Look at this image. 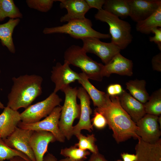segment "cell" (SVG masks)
I'll use <instances>...</instances> for the list:
<instances>
[{
  "mask_svg": "<svg viewBox=\"0 0 161 161\" xmlns=\"http://www.w3.org/2000/svg\"><path fill=\"white\" fill-rule=\"evenodd\" d=\"M146 84L144 80L136 79L129 81L126 85L131 95L141 103L144 104L148 101L150 97L145 88Z\"/></svg>",
  "mask_w": 161,
  "mask_h": 161,
  "instance_id": "cb8c5ba5",
  "label": "cell"
},
{
  "mask_svg": "<svg viewBox=\"0 0 161 161\" xmlns=\"http://www.w3.org/2000/svg\"><path fill=\"white\" fill-rule=\"evenodd\" d=\"M88 161H108L99 152L92 153Z\"/></svg>",
  "mask_w": 161,
  "mask_h": 161,
  "instance_id": "8d00e7d4",
  "label": "cell"
},
{
  "mask_svg": "<svg viewBox=\"0 0 161 161\" xmlns=\"http://www.w3.org/2000/svg\"><path fill=\"white\" fill-rule=\"evenodd\" d=\"M57 161H84V160H72L68 157H66L64 159H61Z\"/></svg>",
  "mask_w": 161,
  "mask_h": 161,
  "instance_id": "60d3db41",
  "label": "cell"
},
{
  "mask_svg": "<svg viewBox=\"0 0 161 161\" xmlns=\"http://www.w3.org/2000/svg\"><path fill=\"white\" fill-rule=\"evenodd\" d=\"M65 95L64 102L61 106L58 126L62 134L68 140L73 135V123L75 119L79 118L80 106L77 101V89L69 85L62 91Z\"/></svg>",
  "mask_w": 161,
  "mask_h": 161,
  "instance_id": "5b68a950",
  "label": "cell"
},
{
  "mask_svg": "<svg viewBox=\"0 0 161 161\" xmlns=\"http://www.w3.org/2000/svg\"><path fill=\"white\" fill-rule=\"evenodd\" d=\"M104 10L118 17L129 16L130 7L127 0H106Z\"/></svg>",
  "mask_w": 161,
  "mask_h": 161,
  "instance_id": "603a6c76",
  "label": "cell"
},
{
  "mask_svg": "<svg viewBox=\"0 0 161 161\" xmlns=\"http://www.w3.org/2000/svg\"><path fill=\"white\" fill-rule=\"evenodd\" d=\"M135 147L136 161H161V139L150 143L140 137Z\"/></svg>",
  "mask_w": 161,
  "mask_h": 161,
  "instance_id": "ac0fdd59",
  "label": "cell"
},
{
  "mask_svg": "<svg viewBox=\"0 0 161 161\" xmlns=\"http://www.w3.org/2000/svg\"><path fill=\"white\" fill-rule=\"evenodd\" d=\"M56 141L51 133L45 131H34L30 140V144L34 153L35 161H43L47 151L49 144Z\"/></svg>",
  "mask_w": 161,
  "mask_h": 161,
  "instance_id": "9a60e30c",
  "label": "cell"
},
{
  "mask_svg": "<svg viewBox=\"0 0 161 161\" xmlns=\"http://www.w3.org/2000/svg\"><path fill=\"white\" fill-rule=\"evenodd\" d=\"M61 8H65L67 13L60 19L61 22L86 18L85 15L90 9L85 0H59Z\"/></svg>",
  "mask_w": 161,
  "mask_h": 161,
  "instance_id": "2e32d148",
  "label": "cell"
},
{
  "mask_svg": "<svg viewBox=\"0 0 161 161\" xmlns=\"http://www.w3.org/2000/svg\"><path fill=\"white\" fill-rule=\"evenodd\" d=\"M64 58L69 65L81 69L89 79L99 81L102 80L103 77L102 72L104 65L87 55L82 47L71 45L65 51Z\"/></svg>",
  "mask_w": 161,
  "mask_h": 161,
  "instance_id": "3957f363",
  "label": "cell"
},
{
  "mask_svg": "<svg viewBox=\"0 0 161 161\" xmlns=\"http://www.w3.org/2000/svg\"><path fill=\"white\" fill-rule=\"evenodd\" d=\"M78 140V142L75 145L83 150H89L92 153L99 152L97 146L95 144L96 139L93 134H87L85 136L81 133L76 136Z\"/></svg>",
  "mask_w": 161,
  "mask_h": 161,
  "instance_id": "83f0119b",
  "label": "cell"
},
{
  "mask_svg": "<svg viewBox=\"0 0 161 161\" xmlns=\"http://www.w3.org/2000/svg\"><path fill=\"white\" fill-rule=\"evenodd\" d=\"M56 158L52 154L48 153L43 158V161H57Z\"/></svg>",
  "mask_w": 161,
  "mask_h": 161,
  "instance_id": "f35d334b",
  "label": "cell"
},
{
  "mask_svg": "<svg viewBox=\"0 0 161 161\" xmlns=\"http://www.w3.org/2000/svg\"><path fill=\"white\" fill-rule=\"evenodd\" d=\"M116 161H122V160H117Z\"/></svg>",
  "mask_w": 161,
  "mask_h": 161,
  "instance_id": "7bdbcfd3",
  "label": "cell"
},
{
  "mask_svg": "<svg viewBox=\"0 0 161 161\" xmlns=\"http://www.w3.org/2000/svg\"><path fill=\"white\" fill-rule=\"evenodd\" d=\"M94 114L93 117L91 120L92 126L98 129H104L107 125V121L104 116L95 109Z\"/></svg>",
  "mask_w": 161,
  "mask_h": 161,
  "instance_id": "1f68e13d",
  "label": "cell"
},
{
  "mask_svg": "<svg viewBox=\"0 0 161 161\" xmlns=\"http://www.w3.org/2000/svg\"><path fill=\"white\" fill-rule=\"evenodd\" d=\"M33 131L17 127L10 135L3 140L9 147L24 153L31 161H35L30 144V138Z\"/></svg>",
  "mask_w": 161,
  "mask_h": 161,
  "instance_id": "8fae6325",
  "label": "cell"
},
{
  "mask_svg": "<svg viewBox=\"0 0 161 161\" xmlns=\"http://www.w3.org/2000/svg\"><path fill=\"white\" fill-rule=\"evenodd\" d=\"M120 155L123 161H136L137 160V156L136 154L123 153Z\"/></svg>",
  "mask_w": 161,
  "mask_h": 161,
  "instance_id": "74e56055",
  "label": "cell"
},
{
  "mask_svg": "<svg viewBox=\"0 0 161 161\" xmlns=\"http://www.w3.org/2000/svg\"><path fill=\"white\" fill-rule=\"evenodd\" d=\"M9 17L10 19L21 18L23 15L13 0H0V21Z\"/></svg>",
  "mask_w": 161,
  "mask_h": 161,
  "instance_id": "484cf974",
  "label": "cell"
},
{
  "mask_svg": "<svg viewBox=\"0 0 161 161\" xmlns=\"http://www.w3.org/2000/svg\"><path fill=\"white\" fill-rule=\"evenodd\" d=\"M62 99L53 92L47 98L31 105L20 113L21 121L30 123L40 121L49 115L56 106H60Z\"/></svg>",
  "mask_w": 161,
  "mask_h": 161,
  "instance_id": "52a82bcc",
  "label": "cell"
},
{
  "mask_svg": "<svg viewBox=\"0 0 161 161\" xmlns=\"http://www.w3.org/2000/svg\"><path fill=\"white\" fill-rule=\"evenodd\" d=\"M90 20L86 18L83 19L74 20L69 21L62 26L46 27L43 32L45 34L63 33L69 35L76 39L87 37L107 39L111 38L109 34H103L97 32L92 27Z\"/></svg>",
  "mask_w": 161,
  "mask_h": 161,
  "instance_id": "8992f818",
  "label": "cell"
},
{
  "mask_svg": "<svg viewBox=\"0 0 161 161\" xmlns=\"http://www.w3.org/2000/svg\"><path fill=\"white\" fill-rule=\"evenodd\" d=\"M144 104L146 114L160 116L161 114V89L153 92Z\"/></svg>",
  "mask_w": 161,
  "mask_h": 161,
  "instance_id": "4316f807",
  "label": "cell"
},
{
  "mask_svg": "<svg viewBox=\"0 0 161 161\" xmlns=\"http://www.w3.org/2000/svg\"><path fill=\"white\" fill-rule=\"evenodd\" d=\"M61 106H59L55 107L49 115L41 121L30 123H25L21 121L17 127L34 131L49 132L53 134L56 141L64 143L65 138L61 132L58 126Z\"/></svg>",
  "mask_w": 161,
  "mask_h": 161,
  "instance_id": "ba28073f",
  "label": "cell"
},
{
  "mask_svg": "<svg viewBox=\"0 0 161 161\" xmlns=\"http://www.w3.org/2000/svg\"><path fill=\"white\" fill-rule=\"evenodd\" d=\"M1 72V70L0 69V73ZM5 108L4 105L0 101V109H4Z\"/></svg>",
  "mask_w": 161,
  "mask_h": 161,
  "instance_id": "b9f144b4",
  "label": "cell"
},
{
  "mask_svg": "<svg viewBox=\"0 0 161 161\" xmlns=\"http://www.w3.org/2000/svg\"><path fill=\"white\" fill-rule=\"evenodd\" d=\"M119 97L121 106L135 123L146 114L144 104L125 90H123Z\"/></svg>",
  "mask_w": 161,
  "mask_h": 161,
  "instance_id": "d6986e66",
  "label": "cell"
},
{
  "mask_svg": "<svg viewBox=\"0 0 161 161\" xmlns=\"http://www.w3.org/2000/svg\"><path fill=\"white\" fill-rule=\"evenodd\" d=\"M77 97L80 101V114L78 123L73 127V135L75 136L80 133L82 130H86L90 132L93 130L90 119V115L92 113L90 98L82 87L77 89Z\"/></svg>",
  "mask_w": 161,
  "mask_h": 161,
  "instance_id": "7c38bea8",
  "label": "cell"
},
{
  "mask_svg": "<svg viewBox=\"0 0 161 161\" xmlns=\"http://www.w3.org/2000/svg\"><path fill=\"white\" fill-rule=\"evenodd\" d=\"M89 8H95L98 10L103 9L106 0H85Z\"/></svg>",
  "mask_w": 161,
  "mask_h": 161,
  "instance_id": "e575fe53",
  "label": "cell"
},
{
  "mask_svg": "<svg viewBox=\"0 0 161 161\" xmlns=\"http://www.w3.org/2000/svg\"><path fill=\"white\" fill-rule=\"evenodd\" d=\"M90 154L88 151L81 149L75 145L62 149L60 152L61 155L75 160H84Z\"/></svg>",
  "mask_w": 161,
  "mask_h": 161,
  "instance_id": "f546056e",
  "label": "cell"
},
{
  "mask_svg": "<svg viewBox=\"0 0 161 161\" xmlns=\"http://www.w3.org/2000/svg\"><path fill=\"white\" fill-rule=\"evenodd\" d=\"M133 63L132 61L122 55L120 53L115 55L104 65L102 74L103 77H109L112 74L131 76L133 74Z\"/></svg>",
  "mask_w": 161,
  "mask_h": 161,
  "instance_id": "e0dca14e",
  "label": "cell"
},
{
  "mask_svg": "<svg viewBox=\"0 0 161 161\" xmlns=\"http://www.w3.org/2000/svg\"><path fill=\"white\" fill-rule=\"evenodd\" d=\"M153 70L158 72L161 71V53L154 56L151 60Z\"/></svg>",
  "mask_w": 161,
  "mask_h": 161,
  "instance_id": "d590c367",
  "label": "cell"
},
{
  "mask_svg": "<svg viewBox=\"0 0 161 161\" xmlns=\"http://www.w3.org/2000/svg\"><path fill=\"white\" fill-rule=\"evenodd\" d=\"M95 109L106 118L117 143L125 141L131 137L136 139L140 138L137 134V127L136 123L121 106L118 96H109L103 106Z\"/></svg>",
  "mask_w": 161,
  "mask_h": 161,
  "instance_id": "6da1fadb",
  "label": "cell"
},
{
  "mask_svg": "<svg viewBox=\"0 0 161 161\" xmlns=\"http://www.w3.org/2000/svg\"><path fill=\"white\" fill-rule=\"evenodd\" d=\"M16 157H20L27 161H31L24 153L8 146L3 139L0 138V161L9 160Z\"/></svg>",
  "mask_w": 161,
  "mask_h": 161,
  "instance_id": "f1b7e54d",
  "label": "cell"
},
{
  "mask_svg": "<svg viewBox=\"0 0 161 161\" xmlns=\"http://www.w3.org/2000/svg\"><path fill=\"white\" fill-rule=\"evenodd\" d=\"M97 20L107 23L109 26L112 43L120 50L125 49L132 42L131 27L128 22L104 10H98L95 15Z\"/></svg>",
  "mask_w": 161,
  "mask_h": 161,
  "instance_id": "277c9868",
  "label": "cell"
},
{
  "mask_svg": "<svg viewBox=\"0 0 161 161\" xmlns=\"http://www.w3.org/2000/svg\"><path fill=\"white\" fill-rule=\"evenodd\" d=\"M130 7L129 16L137 23L153 13L161 6L160 0H127Z\"/></svg>",
  "mask_w": 161,
  "mask_h": 161,
  "instance_id": "5bb4252c",
  "label": "cell"
},
{
  "mask_svg": "<svg viewBox=\"0 0 161 161\" xmlns=\"http://www.w3.org/2000/svg\"><path fill=\"white\" fill-rule=\"evenodd\" d=\"M13 85L8 95L7 106L18 111L26 109L42 93L43 78L35 75H25L12 78Z\"/></svg>",
  "mask_w": 161,
  "mask_h": 161,
  "instance_id": "7a4b0ae2",
  "label": "cell"
},
{
  "mask_svg": "<svg viewBox=\"0 0 161 161\" xmlns=\"http://www.w3.org/2000/svg\"><path fill=\"white\" fill-rule=\"evenodd\" d=\"M151 32L154 34V35L150 37L149 40L150 42H154L157 45L159 49L161 50V28L155 27L151 30Z\"/></svg>",
  "mask_w": 161,
  "mask_h": 161,
  "instance_id": "d6a6232c",
  "label": "cell"
},
{
  "mask_svg": "<svg viewBox=\"0 0 161 161\" xmlns=\"http://www.w3.org/2000/svg\"><path fill=\"white\" fill-rule=\"evenodd\" d=\"M81 39L83 43L82 47L85 52L96 55L105 64L115 55L120 53L121 50L112 42H103L98 38L87 37Z\"/></svg>",
  "mask_w": 161,
  "mask_h": 161,
  "instance_id": "9c48e42d",
  "label": "cell"
},
{
  "mask_svg": "<svg viewBox=\"0 0 161 161\" xmlns=\"http://www.w3.org/2000/svg\"><path fill=\"white\" fill-rule=\"evenodd\" d=\"M21 121L20 113L7 106L0 114V138L5 139L10 135Z\"/></svg>",
  "mask_w": 161,
  "mask_h": 161,
  "instance_id": "ffe728a7",
  "label": "cell"
},
{
  "mask_svg": "<svg viewBox=\"0 0 161 161\" xmlns=\"http://www.w3.org/2000/svg\"><path fill=\"white\" fill-rule=\"evenodd\" d=\"M70 65L64 60L63 64L60 62L56 63L52 68L51 71V79L55 84L53 92L56 93L62 91L69 84L80 79L79 73L71 69Z\"/></svg>",
  "mask_w": 161,
  "mask_h": 161,
  "instance_id": "4fadbf2b",
  "label": "cell"
},
{
  "mask_svg": "<svg viewBox=\"0 0 161 161\" xmlns=\"http://www.w3.org/2000/svg\"><path fill=\"white\" fill-rule=\"evenodd\" d=\"M54 0H27V4L30 8L42 12H47L52 8Z\"/></svg>",
  "mask_w": 161,
  "mask_h": 161,
  "instance_id": "4dcf8cb0",
  "label": "cell"
},
{
  "mask_svg": "<svg viewBox=\"0 0 161 161\" xmlns=\"http://www.w3.org/2000/svg\"><path fill=\"white\" fill-rule=\"evenodd\" d=\"M4 161H27L24 159L20 157H16L8 160Z\"/></svg>",
  "mask_w": 161,
  "mask_h": 161,
  "instance_id": "ab89813d",
  "label": "cell"
},
{
  "mask_svg": "<svg viewBox=\"0 0 161 161\" xmlns=\"http://www.w3.org/2000/svg\"><path fill=\"white\" fill-rule=\"evenodd\" d=\"M158 116L146 114L136 123L137 135L144 141L152 143L160 139L161 135Z\"/></svg>",
  "mask_w": 161,
  "mask_h": 161,
  "instance_id": "30bf717a",
  "label": "cell"
},
{
  "mask_svg": "<svg viewBox=\"0 0 161 161\" xmlns=\"http://www.w3.org/2000/svg\"><path fill=\"white\" fill-rule=\"evenodd\" d=\"M20 21L19 18L10 19L7 22L0 24V40L1 44L13 53L15 52L16 49L12 35L15 28Z\"/></svg>",
  "mask_w": 161,
  "mask_h": 161,
  "instance_id": "7402d4cb",
  "label": "cell"
},
{
  "mask_svg": "<svg viewBox=\"0 0 161 161\" xmlns=\"http://www.w3.org/2000/svg\"><path fill=\"white\" fill-rule=\"evenodd\" d=\"M123 90L121 85L119 84H110L107 88V94L109 96H119Z\"/></svg>",
  "mask_w": 161,
  "mask_h": 161,
  "instance_id": "836d02e7",
  "label": "cell"
},
{
  "mask_svg": "<svg viewBox=\"0 0 161 161\" xmlns=\"http://www.w3.org/2000/svg\"><path fill=\"white\" fill-rule=\"evenodd\" d=\"M161 27V6L151 16L145 19L137 22L136 29L141 33L149 34L154 28Z\"/></svg>",
  "mask_w": 161,
  "mask_h": 161,
  "instance_id": "d4e9b609",
  "label": "cell"
},
{
  "mask_svg": "<svg viewBox=\"0 0 161 161\" xmlns=\"http://www.w3.org/2000/svg\"><path fill=\"white\" fill-rule=\"evenodd\" d=\"M80 79L78 81L81 84L93 101L96 108L103 106L109 97L105 92L96 88L89 81L86 75L83 72L79 73Z\"/></svg>",
  "mask_w": 161,
  "mask_h": 161,
  "instance_id": "44dd1931",
  "label": "cell"
}]
</instances>
